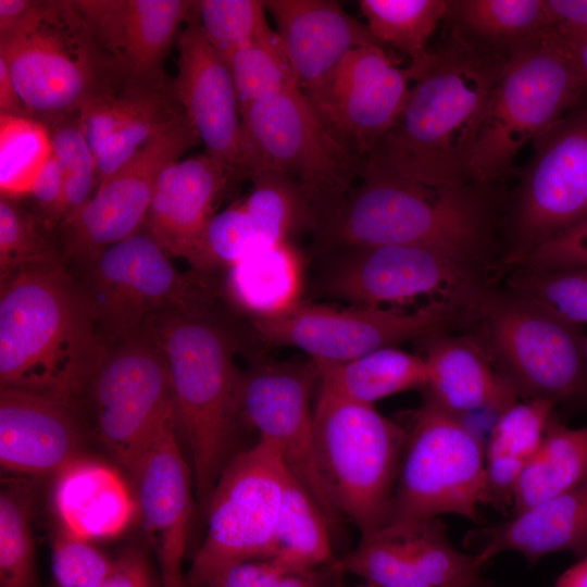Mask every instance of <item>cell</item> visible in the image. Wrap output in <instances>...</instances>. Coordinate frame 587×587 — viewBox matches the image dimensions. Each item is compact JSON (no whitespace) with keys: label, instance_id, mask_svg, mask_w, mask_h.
<instances>
[{"label":"cell","instance_id":"cell-1","mask_svg":"<svg viewBox=\"0 0 587 587\" xmlns=\"http://www.w3.org/2000/svg\"><path fill=\"white\" fill-rule=\"evenodd\" d=\"M505 59L450 29L364 170L429 185L469 182L466 158Z\"/></svg>","mask_w":587,"mask_h":587},{"label":"cell","instance_id":"cell-2","mask_svg":"<svg viewBox=\"0 0 587 587\" xmlns=\"http://www.w3.org/2000/svg\"><path fill=\"white\" fill-rule=\"evenodd\" d=\"M105 349L63 263L23 267L1 280V388L75 405Z\"/></svg>","mask_w":587,"mask_h":587},{"label":"cell","instance_id":"cell-3","mask_svg":"<svg viewBox=\"0 0 587 587\" xmlns=\"http://www.w3.org/2000/svg\"><path fill=\"white\" fill-rule=\"evenodd\" d=\"M361 179L316 234L324 250L419 245L487 267L490 216L476 186L429 185L370 170Z\"/></svg>","mask_w":587,"mask_h":587},{"label":"cell","instance_id":"cell-4","mask_svg":"<svg viewBox=\"0 0 587 587\" xmlns=\"http://www.w3.org/2000/svg\"><path fill=\"white\" fill-rule=\"evenodd\" d=\"M148 324L167 365L177 425L191 457L197 503L205 510L235 454L230 449L242 416L243 373L234 362L235 342L209 308L163 311Z\"/></svg>","mask_w":587,"mask_h":587},{"label":"cell","instance_id":"cell-5","mask_svg":"<svg viewBox=\"0 0 587 587\" xmlns=\"http://www.w3.org/2000/svg\"><path fill=\"white\" fill-rule=\"evenodd\" d=\"M0 58L29 116L74 114L125 76L104 54L75 1H34L0 26Z\"/></svg>","mask_w":587,"mask_h":587},{"label":"cell","instance_id":"cell-6","mask_svg":"<svg viewBox=\"0 0 587 587\" xmlns=\"http://www.w3.org/2000/svg\"><path fill=\"white\" fill-rule=\"evenodd\" d=\"M240 127L239 178L271 172L289 179L316 234L363 175L365 160L327 127L300 87L251 105Z\"/></svg>","mask_w":587,"mask_h":587},{"label":"cell","instance_id":"cell-7","mask_svg":"<svg viewBox=\"0 0 587 587\" xmlns=\"http://www.w3.org/2000/svg\"><path fill=\"white\" fill-rule=\"evenodd\" d=\"M465 320L519 398L587 401V336L580 324L515 289H486Z\"/></svg>","mask_w":587,"mask_h":587},{"label":"cell","instance_id":"cell-8","mask_svg":"<svg viewBox=\"0 0 587 587\" xmlns=\"http://www.w3.org/2000/svg\"><path fill=\"white\" fill-rule=\"evenodd\" d=\"M317 471L333 507L361 537L383 528L397 485L408 430L373 405L320 385L313 408Z\"/></svg>","mask_w":587,"mask_h":587},{"label":"cell","instance_id":"cell-9","mask_svg":"<svg viewBox=\"0 0 587 587\" xmlns=\"http://www.w3.org/2000/svg\"><path fill=\"white\" fill-rule=\"evenodd\" d=\"M584 98L566 42L553 30L507 57L465 162V177L486 185L503 177L519 151Z\"/></svg>","mask_w":587,"mask_h":587},{"label":"cell","instance_id":"cell-10","mask_svg":"<svg viewBox=\"0 0 587 587\" xmlns=\"http://www.w3.org/2000/svg\"><path fill=\"white\" fill-rule=\"evenodd\" d=\"M485 447L461 416L424 397L408 430L387 522L400 529L457 514L478 521Z\"/></svg>","mask_w":587,"mask_h":587},{"label":"cell","instance_id":"cell-11","mask_svg":"<svg viewBox=\"0 0 587 587\" xmlns=\"http://www.w3.org/2000/svg\"><path fill=\"white\" fill-rule=\"evenodd\" d=\"M289 476L278 448L262 437L230 458L207 503V533L187 587H202L229 565L271 558Z\"/></svg>","mask_w":587,"mask_h":587},{"label":"cell","instance_id":"cell-12","mask_svg":"<svg viewBox=\"0 0 587 587\" xmlns=\"http://www.w3.org/2000/svg\"><path fill=\"white\" fill-rule=\"evenodd\" d=\"M86 391L97 437L133 476L176 419L167 365L149 324L107 346Z\"/></svg>","mask_w":587,"mask_h":587},{"label":"cell","instance_id":"cell-13","mask_svg":"<svg viewBox=\"0 0 587 587\" xmlns=\"http://www.w3.org/2000/svg\"><path fill=\"white\" fill-rule=\"evenodd\" d=\"M315 294L358 307L404 304L433 297L469 308L487 289L482 268L427 246L326 249Z\"/></svg>","mask_w":587,"mask_h":587},{"label":"cell","instance_id":"cell-14","mask_svg":"<svg viewBox=\"0 0 587 587\" xmlns=\"http://www.w3.org/2000/svg\"><path fill=\"white\" fill-rule=\"evenodd\" d=\"M84 267L78 284L107 346L163 311L210 305L207 283L179 273L147 230L107 248Z\"/></svg>","mask_w":587,"mask_h":587},{"label":"cell","instance_id":"cell-15","mask_svg":"<svg viewBox=\"0 0 587 587\" xmlns=\"http://www.w3.org/2000/svg\"><path fill=\"white\" fill-rule=\"evenodd\" d=\"M466 307L432 300L413 312L385 307L334 308L301 302L273 317L251 320L265 342L305 352L313 362L344 363L375 350L429 336L464 319Z\"/></svg>","mask_w":587,"mask_h":587},{"label":"cell","instance_id":"cell-16","mask_svg":"<svg viewBox=\"0 0 587 587\" xmlns=\"http://www.w3.org/2000/svg\"><path fill=\"white\" fill-rule=\"evenodd\" d=\"M587 213V110L564 116L534 140L503 263L520 265L540 243Z\"/></svg>","mask_w":587,"mask_h":587},{"label":"cell","instance_id":"cell-17","mask_svg":"<svg viewBox=\"0 0 587 587\" xmlns=\"http://www.w3.org/2000/svg\"><path fill=\"white\" fill-rule=\"evenodd\" d=\"M199 141L183 112L146 142L102 182L79 212L63 225L64 259L84 266L107 248L139 232L160 174Z\"/></svg>","mask_w":587,"mask_h":587},{"label":"cell","instance_id":"cell-18","mask_svg":"<svg viewBox=\"0 0 587 587\" xmlns=\"http://www.w3.org/2000/svg\"><path fill=\"white\" fill-rule=\"evenodd\" d=\"M417 75L413 65L398 66L373 43L348 52L304 95L327 127L366 162L402 113Z\"/></svg>","mask_w":587,"mask_h":587},{"label":"cell","instance_id":"cell-19","mask_svg":"<svg viewBox=\"0 0 587 587\" xmlns=\"http://www.w3.org/2000/svg\"><path fill=\"white\" fill-rule=\"evenodd\" d=\"M319 382L317 366L258 361L243 373L241 415L259 437L279 450L290 475L311 495L333 533L342 519L323 487L315 460L311 391Z\"/></svg>","mask_w":587,"mask_h":587},{"label":"cell","instance_id":"cell-20","mask_svg":"<svg viewBox=\"0 0 587 587\" xmlns=\"http://www.w3.org/2000/svg\"><path fill=\"white\" fill-rule=\"evenodd\" d=\"M147 540L161 587H187L184 559L193 510V476L171 421L133 475Z\"/></svg>","mask_w":587,"mask_h":587},{"label":"cell","instance_id":"cell-21","mask_svg":"<svg viewBox=\"0 0 587 587\" xmlns=\"http://www.w3.org/2000/svg\"><path fill=\"white\" fill-rule=\"evenodd\" d=\"M178 72L173 82L177 102L205 153L239 178L240 111L227 63L204 37L196 17L179 35Z\"/></svg>","mask_w":587,"mask_h":587},{"label":"cell","instance_id":"cell-22","mask_svg":"<svg viewBox=\"0 0 587 587\" xmlns=\"http://www.w3.org/2000/svg\"><path fill=\"white\" fill-rule=\"evenodd\" d=\"M104 54L127 77L164 84L163 63L178 28L196 12L186 0H75Z\"/></svg>","mask_w":587,"mask_h":587},{"label":"cell","instance_id":"cell-23","mask_svg":"<svg viewBox=\"0 0 587 587\" xmlns=\"http://www.w3.org/2000/svg\"><path fill=\"white\" fill-rule=\"evenodd\" d=\"M183 112L172 84L126 77L91 98L77 117L99 166L114 173Z\"/></svg>","mask_w":587,"mask_h":587},{"label":"cell","instance_id":"cell-24","mask_svg":"<svg viewBox=\"0 0 587 587\" xmlns=\"http://www.w3.org/2000/svg\"><path fill=\"white\" fill-rule=\"evenodd\" d=\"M74 405L47 396L1 388L0 463L15 474H55L80 453Z\"/></svg>","mask_w":587,"mask_h":587},{"label":"cell","instance_id":"cell-25","mask_svg":"<svg viewBox=\"0 0 587 587\" xmlns=\"http://www.w3.org/2000/svg\"><path fill=\"white\" fill-rule=\"evenodd\" d=\"M230 178L232 172L207 153L172 162L157 180L146 230L168 255L193 266L205 227Z\"/></svg>","mask_w":587,"mask_h":587},{"label":"cell","instance_id":"cell-26","mask_svg":"<svg viewBox=\"0 0 587 587\" xmlns=\"http://www.w3.org/2000/svg\"><path fill=\"white\" fill-rule=\"evenodd\" d=\"M265 8L303 93L314 90L351 50L378 43L366 24L336 1L266 0ZM379 45V43H378Z\"/></svg>","mask_w":587,"mask_h":587},{"label":"cell","instance_id":"cell-27","mask_svg":"<svg viewBox=\"0 0 587 587\" xmlns=\"http://www.w3.org/2000/svg\"><path fill=\"white\" fill-rule=\"evenodd\" d=\"M464 540L485 564L504 551L529 562L562 551L587 555V477L503 522L467 533Z\"/></svg>","mask_w":587,"mask_h":587},{"label":"cell","instance_id":"cell-28","mask_svg":"<svg viewBox=\"0 0 587 587\" xmlns=\"http://www.w3.org/2000/svg\"><path fill=\"white\" fill-rule=\"evenodd\" d=\"M442 330L428 336L426 398L458 416L479 410L499 414L519 402L472 334L451 336Z\"/></svg>","mask_w":587,"mask_h":587},{"label":"cell","instance_id":"cell-29","mask_svg":"<svg viewBox=\"0 0 587 587\" xmlns=\"http://www.w3.org/2000/svg\"><path fill=\"white\" fill-rule=\"evenodd\" d=\"M52 503L61 529L88 540L121 535L138 512L137 500L111 466L78 457L54 474Z\"/></svg>","mask_w":587,"mask_h":587},{"label":"cell","instance_id":"cell-30","mask_svg":"<svg viewBox=\"0 0 587 587\" xmlns=\"http://www.w3.org/2000/svg\"><path fill=\"white\" fill-rule=\"evenodd\" d=\"M304 259L294 241L260 248L227 267L225 291L251 320L273 317L301 303Z\"/></svg>","mask_w":587,"mask_h":587},{"label":"cell","instance_id":"cell-31","mask_svg":"<svg viewBox=\"0 0 587 587\" xmlns=\"http://www.w3.org/2000/svg\"><path fill=\"white\" fill-rule=\"evenodd\" d=\"M554 405L546 399H529L499 413L485 447L480 503L512 510L517 480L542 440Z\"/></svg>","mask_w":587,"mask_h":587},{"label":"cell","instance_id":"cell-32","mask_svg":"<svg viewBox=\"0 0 587 587\" xmlns=\"http://www.w3.org/2000/svg\"><path fill=\"white\" fill-rule=\"evenodd\" d=\"M446 18L485 51L509 57L552 28L544 0H457Z\"/></svg>","mask_w":587,"mask_h":587},{"label":"cell","instance_id":"cell-33","mask_svg":"<svg viewBox=\"0 0 587 587\" xmlns=\"http://www.w3.org/2000/svg\"><path fill=\"white\" fill-rule=\"evenodd\" d=\"M314 363L321 386L371 405L395 394L424 389L427 384L424 358L397 347H385L344 363Z\"/></svg>","mask_w":587,"mask_h":587},{"label":"cell","instance_id":"cell-34","mask_svg":"<svg viewBox=\"0 0 587 587\" xmlns=\"http://www.w3.org/2000/svg\"><path fill=\"white\" fill-rule=\"evenodd\" d=\"M587 477V425L570 428L551 415L514 490L511 514L552 498Z\"/></svg>","mask_w":587,"mask_h":587},{"label":"cell","instance_id":"cell-35","mask_svg":"<svg viewBox=\"0 0 587 587\" xmlns=\"http://www.w3.org/2000/svg\"><path fill=\"white\" fill-rule=\"evenodd\" d=\"M333 529L311 495L290 475L270 559L290 572H308L333 560Z\"/></svg>","mask_w":587,"mask_h":587},{"label":"cell","instance_id":"cell-36","mask_svg":"<svg viewBox=\"0 0 587 587\" xmlns=\"http://www.w3.org/2000/svg\"><path fill=\"white\" fill-rule=\"evenodd\" d=\"M446 0H360L366 26L380 45L391 46L422 70L432 55L427 42L440 21L446 18Z\"/></svg>","mask_w":587,"mask_h":587},{"label":"cell","instance_id":"cell-37","mask_svg":"<svg viewBox=\"0 0 587 587\" xmlns=\"http://www.w3.org/2000/svg\"><path fill=\"white\" fill-rule=\"evenodd\" d=\"M401 541L417 573L429 587H475L485 563L457 549L446 525L434 519L400 529L382 528Z\"/></svg>","mask_w":587,"mask_h":587},{"label":"cell","instance_id":"cell-38","mask_svg":"<svg viewBox=\"0 0 587 587\" xmlns=\"http://www.w3.org/2000/svg\"><path fill=\"white\" fill-rule=\"evenodd\" d=\"M33 492L20 479L0 491V587H40L32 529Z\"/></svg>","mask_w":587,"mask_h":587},{"label":"cell","instance_id":"cell-39","mask_svg":"<svg viewBox=\"0 0 587 587\" xmlns=\"http://www.w3.org/2000/svg\"><path fill=\"white\" fill-rule=\"evenodd\" d=\"M250 179L252 187L241 200L263 247L292 241L299 232L313 230L307 202L289 179L271 172Z\"/></svg>","mask_w":587,"mask_h":587},{"label":"cell","instance_id":"cell-40","mask_svg":"<svg viewBox=\"0 0 587 587\" xmlns=\"http://www.w3.org/2000/svg\"><path fill=\"white\" fill-rule=\"evenodd\" d=\"M240 115L251 105L299 87L277 32L226 57Z\"/></svg>","mask_w":587,"mask_h":587},{"label":"cell","instance_id":"cell-41","mask_svg":"<svg viewBox=\"0 0 587 587\" xmlns=\"http://www.w3.org/2000/svg\"><path fill=\"white\" fill-rule=\"evenodd\" d=\"M53 152L47 125L32 116L0 115V190L14 198L29 193Z\"/></svg>","mask_w":587,"mask_h":587},{"label":"cell","instance_id":"cell-42","mask_svg":"<svg viewBox=\"0 0 587 587\" xmlns=\"http://www.w3.org/2000/svg\"><path fill=\"white\" fill-rule=\"evenodd\" d=\"M53 154L64 172L62 226L91 198L96 188L97 163L80 128L77 113L47 118Z\"/></svg>","mask_w":587,"mask_h":587},{"label":"cell","instance_id":"cell-43","mask_svg":"<svg viewBox=\"0 0 587 587\" xmlns=\"http://www.w3.org/2000/svg\"><path fill=\"white\" fill-rule=\"evenodd\" d=\"M333 569L359 576L371 587H429L399 538L383 529L361 537L355 548L333 562Z\"/></svg>","mask_w":587,"mask_h":587},{"label":"cell","instance_id":"cell-44","mask_svg":"<svg viewBox=\"0 0 587 587\" xmlns=\"http://www.w3.org/2000/svg\"><path fill=\"white\" fill-rule=\"evenodd\" d=\"M265 12V2L259 0L196 1L199 26L223 59L238 48L275 33Z\"/></svg>","mask_w":587,"mask_h":587},{"label":"cell","instance_id":"cell-45","mask_svg":"<svg viewBox=\"0 0 587 587\" xmlns=\"http://www.w3.org/2000/svg\"><path fill=\"white\" fill-rule=\"evenodd\" d=\"M63 263L55 248L39 229V223L13 198L0 200L1 280L23 267Z\"/></svg>","mask_w":587,"mask_h":587},{"label":"cell","instance_id":"cell-46","mask_svg":"<svg viewBox=\"0 0 587 587\" xmlns=\"http://www.w3.org/2000/svg\"><path fill=\"white\" fill-rule=\"evenodd\" d=\"M260 248L243 202L238 200L210 220L192 267L203 274L218 266L227 268Z\"/></svg>","mask_w":587,"mask_h":587},{"label":"cell","instance_id":"cell-47","mask_svg":"<svg viewBox=\"0 0 587 587\" xmlns=\"http://www.w3.org/2000/svg\"><path fill=\"white\" fill-rule=\"evenodd\" d=\"M513 287L575 323H587V266L525 272Z\"/></svg>","mask_w":587,"mask_h":587},{"label":"cell","instance_id":"cell-48","mask_svg":"<svg viewBox=\"0 0 587 587\" xmlns=\"http://www.w3.org/2000/svg\"><path fill=\"white\" fill-rule=\"evenodd\" d=\"M114 559L88 541L61 529L52 541L54 587H103Z\"/></svg>","mask_w":587,"mask_h":587},{"label":"cell","instance_id":"cell-49","mask_svg":"<svg viewBox=\"0 0 587 587\" xmlns=\"http://www.w3.org/2000/svg\"><path fill=\"white\" fill-rule=\"evenodd\" d=\"M322 583L317 570L290 572L271 560H252L218 571L202 587H321Z\"/></svg>","mask_w":587,"mask_h":587},{"label":"cell","instance_id":"cell-50","mask_svg":"<svg viewBox=\"0 0 587 587\" xmlns=\"http://www.w3.org/2000/svg\"><path fill=\"white\" fill-rule=\"evenodd\" d=\"M520 265L525 272L587 266V213L571 227L536 247Z\"/></svg>","mask_w":587,"mask_h":587},{"label":"cell","instance_id":"cell-51","mask_svg":"<svg viewBox=\"0 0 587 587\" xmlns=\"http://www.w3.org/2000/svg\"><path fill=\"white\" fill-rule=\"evenodd\" d=\"M64 193V172L55 155L51 157L37 174L29 195L46 216V225L61 223Z\"/></svg>","mask_w":587,"mask_h":587},{"label":"cell","instance_id":"cell-52","mask_svg":"<svg viewBox=\"0 0 587 587\" xmlns=\"http://www.w3.org/2000/svg\"><path fill=\"white\" fill-rule=\"evenodd\" d=\"M103 587H155L147 553L136 546L125 548L114 559Z\"/></svg>","mask_w":587,"mask_h":587},{"label":"cell","instance_id":"cell-53","mask_svg":"<svg viewBox=\"0 0 587 587\" xmlns=\"http://www.w3.org/2000/svg\"><path fill=\"white\" fill-rule=\"evenodd\" d=\"M552 30L563 40L587 35V0H544Z\"/></svg>","mask_w":587,"mask_h":587},{"label":"cell","instance_id":"cell-54","mask_svg":"<svg viewBox=\"0 0 587 587\" xmlns=\"http://www.w3.org/2000/svg\"><path fill=\"white\" fill-rule=\"evenodd\" d=\"M0 115L29 116L11 78L5 62L0 58Z\"/></svg>","mask_w":587,"mask_h":587},{"label":"cell","instance_id":"cell-55","mask_svg":"<svg viewBox=\"0 0 587 587\" xmlns=\"http://www.w3.org/2000/svg\"><path fill=\"white\" fill-rule=\"evenodd\" d=\"M553 587H587V555L565 570Z\"/></svg>","mask_w":587,"mask_h":587},{"label":"cell","instance_id":"cell-56","mask_svg":"<svg viewBox=\"0 0 587 587\" xmlns=\"http://www.w3.org/2000/svg\"><path fill=\"white\" fill-rule=\"evenodd\" d=\"M570 48L575 65L584 86V97L587 96V35L564 40Z\"/></svg>","mask_w":587,"mask_h":587},{"label":"cell","instance_id":"cell-57","mask_svg":"<svg viewBox=\"0 0 587 587\" xmlns=\"http://www.w3.org/2000/svg\"><path fill=\"white\" fill-rule=\"evenodd\" d=\"M32 4V0H0V26L17 20Z\"/></svg>","mask_w":587,"mask_h":587},{"label":"cell","instance_id":"cell-58","mask_svg":"<svg viewBox=\"0 0 587 587\" xmlns=\"http://www.w3.org/2000/svg\"><path fill=\"white\" fill-rule=\"evenodd\" d=\"M586 350H587V337H586Z\"/></svg>","mask_w":587,"mask_h":587},{"label":"cell","instance_id":"cell-59","mask_svg":"<svg viewBox=\"0 0 587 587\" xmlns=\"http://www.w3.org/2000/svg\"><path fill=\"white\" fill-rule=\"evenodd\" d=\"M365 587H371V586L366 585Z\"/></svg>","mask_w":587,"mask_h":587},{"label":"cell","instance_id":"cell-60","mask_svg":"<svg viewBox=\"0 0 587 587\" xmlns=\"http://www.w3.org/2000/svg\"><path fill=\"white\" fill-rule=\"evenodd\" d=\"M475 587H480L479 585L475 586Z\"/></svg>","mask_w":587,"mask_h":587}]
</instances>
